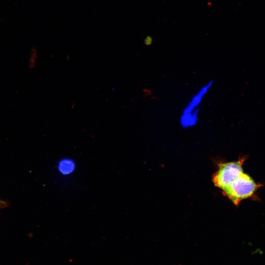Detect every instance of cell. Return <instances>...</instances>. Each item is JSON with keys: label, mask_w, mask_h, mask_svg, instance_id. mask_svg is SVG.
I'll use <instances>...</instances> for the list:
<instances>
[{"label": "cell", "mask_w": 265, "mask_h": 265, "mask_svg": "<svg viewBox=\"0 0 265 265\" xmlns=\"http://www.w3.org/2000/svg\"><path fill=\"white\" fill-rule=\"evenodd\" d=\"M262 186L256 183L248 174L242 172L233 180L228 186L222 191L235 205L238 206L243 200L252 198Z\"/></svg>", "instance_id": "obj_1"}, {"label": "cell", "mask_w": 265, "mask_h": 265, "mask_svg": "<svg viewBox=\"0 0 265 265\" xmlns=\"http://www.w3.org/2000/svg\"><path fill=\"white\" fill-rule=\"evenodd\" d=\"M247 159V156H242L237 161L219 163L218 169L212 177L215 186L221 191L227 188L233 180L244 172L243 165Z\"/></svg>", "instance_id": "obj_2"}, {"label": "cell", "mask_w": 265, "mask_h": 265, "mask_svg": "<svg viewBox=\"0 0 265 265\" xmlns=\"http://www.w3.org/2000/svg\"><path fill=\"white\" fill-rule=\"evenodd\" d=\"M213 84L211 80L203 86L190 100L183 109L180 117V126L184 129H187L195 126L198 122L199 106L203 97L208 92Z\"/></svg>", "instance_id": "obj_3"}, {"label": "cell", "mask_w": 265, "mask_h": 265, "mask_svg": "<svg viewBox=\"0 0 265 265\" xmlns=\"http://www.w3.org/2000/svg\"><path fill=\"white\" fill-rule=\"evenodd\" d=\"M58 168L61 173L67 175L74 171L75 164L71 160L64 159L59 162Z\"/></svg>", "instance_id": "obj_4"}, {"label": "cell", "mask_w": 265, "mask_h": 265, "mask_svg": "<svg viewBox=\"0 0 265 265\" xmlns=\"http://www.w3.org/2000/svg\"><path fill=\"white\" fill-rule=\"evenodd\" d=\"M152 40L149 37L146 38L144 41V44L147 45H149L151 43Z\"/></svg>", "instance_id": "obj_5"}, {"label": "cell", "mask_w": 265, "mask_h": 265, "mask_svg": "<svg viewBox=\"0 0 265 265\" xmlns=\"http://www.w3.org/2000/svg\"><path fill=\"white\" fill-rule=\"evenodd\" d=\"M6 205V204L4 202H3L2 201H0V207H1L2 206L4 207V206Z\"/></svg>", "instance_id": "obj_6"}]
</instances>
